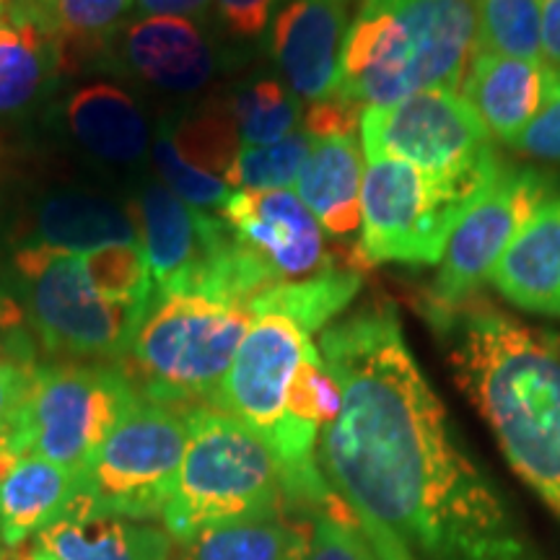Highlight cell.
<instances>
[{
	"label": "cell",
	"instance_id": "1",
	"mask_svg": "<svg viewBox=\"0 0 560 560\" xmlns=\"http://www.w3.org/2000/svg\"><path fill=\"white\" fill-rule=\"evenodd\" d=\"M342 392L319 433V470L353 509L416 560H542L499 490L459 450L444 402L412 359L392 304L322 332Z\"/></svg>",
	"mask_w": 560,
	"mask_h": 560
},
{
	"label": "cell",
	"instance_id": "2",
	"mask_svg": "<svg viewBox=\"0 0 560 560\" xmlns=\"http://www.w3.org/2000/svg\"><path fill=\"white\" fill-rule=\"evenodd\" d=\"M429 322L509 465L560 522V338L472 299Z\"/></svg>",
	"mask_w": 560,
	"mask_h": 560
},
{
	"label": "cell",
	"instance_id": "3",
	"mask_svg": "<svg viewBox=\"0 0 560 560\" xmlns=\"http://www.w3.org/2000/svg\"><path fill=\"white\" fill-rule=\"evenodd\" d=\"M478 34L475 0H359L332 96L384 107L465 81Z\"/></svg>",
	"mask_w": 560,
	"mask_h": 560
},
{
	"label": "cell",
	"instance_id": "4",
	"mask_svg": "<svg viewBox=\"0 0 560 560\" xmlns=\"http://www.w3.org/2000/svg\"><path fill=\"white\" fill-rule=\"evenodd\" d=\"M255 312L206 296H161L125 355V376L143 400L192 410L213 402Z\"/></svg>",
	"mask_w": 560,
	"mask_h": 560
},
{
	"label": "cell",
	"instance_id": "5",
	"mask_svg": "<svg viewBox=\"0 0 560 560\" xmlns=\"http://www.w3.org/2000/svg\"><path fill=\"white\" fill-rule=\"evenodd\" d=\"M187 429L177 490L164 511L174 542L213 524L285 509L276 457L242 420L202 405L187 410Z\"/></svg>",
	"mask_w": 560,
	"mask_h": 560
},
{
	"label": "cell",
	"instance_id": "6",
	"mask_svg": "<svg viewBox=\"0 0 560 560\" xmlns=\"http://www.w3.org/2000/svg\"><path fill=\"white\" fill-rule=\"evenodd\" d=\"M431 174L397 159H366L361 185V257L384 265H436L454 229L503 172Z\"/></svg>",
	"mask_w": 560,
	"mask_h": 560
},
{
	"label": "cell",
	"instance_id": "7",
	"mask_svg": "<svg viewBox=\"0 0 560 560\" xmlns=\"http://www.w3.org/2000/svg\"><path fill=\"white\" fill-rule=\"evenodd\" d=\"M187 439L185 410L138 397L96 452L66 516L164 520L177 490Z\"/></svg>",
	"mask_w": 560,
	"mask_h": 560
},
{
	"label": "cell",
	"instance_id": "8",
	"mask_svg": "<svg viewBox=\"0 0 560 560\" xmlns=\"http://www.w3.org/2000/svg\"><path fill=\"white\" fill-rule=\"evenodd\" d=\"M138 397L122 369L81 363L37 366L30 400L5 441L19 457L37 454L81 480Z\"/></svg>",
	"mask_w": 560,
	"mask_h": 560
},
{
	"label": "cell",
	"instance_id": "9",
	"mask_svg": "<svg viewBox=\"0 0 560 560\" xmlns=\"http://www.w3.org/2000/svg\"><path fill=\"white\" fill-rule=\"evenodd\" d=\"M42 348L68 359L120 361L149 310L104 301L83 276L79 255L24 244L13 257Z\"/></svg>",
	"mask_w": 560,
	"mask_h": 560
},
{
	"label": "cell",
	"instance_id": "10",
	"mask_svg": "<svg viewBox=\"0 0 560 560\" xmlns=\"http://www.w3.org/2000/svg\"><path fill=\"white\" fill-rule=\"evenodd\" d=\"M359 128L363 159H397L431 174H472L501 164L478 112L450 89L363 107Z\"/></svg>",
	"mask_w": 560,
	"mask_h": 560
},
{
	"label": "cell",
	"instance_id": "11",
	"mask_svg": "<svg viewBox=\"0 0 560 560\" xmlns=\"http://www.w3.org/2000/svg\"><path fill=\"white\" fill-rule=\"evenodd\" d=\"M556 185L552 174L532 166H503L493 187L454 229L425 306L454 310L470 301L537 210L552 198Z\"/></svg>",
	"mask_w": 560,
	"mask_h": 560
},
{
	"label": "cell",
	"instance_id": "12",
	"mask_svg": "<svg viewBox=\"0 0 560 560\" xmlns=\"http://www.w3.org/2000/svg\"><path fill=\"white\" fill-rule=\"evenodd\" d=\"M312 335L280 312H255L229 374L208 408L229 412L270 444L285 423V397L306 355Z\"/></svg>",
	"mask_w": 560,
	"mask_h": 560
},
{
	"label": "cell",
	"instance_id": "13",
	"mask_svg": "<svg viewBox=\"0 0 560 560\" xmlns=\"http://www.w3.org/2000/svg\"><path fill=\"white\" fill-rule=\"evenodd\" d=\"M128 210L156 299L179 293L195 296L236 242L234 229L221 215L187 206L164 185H145Z\"/></svg>",
	"mask_w": 560,
	"mask_h": 560
},
{
	"label": "cell",
	"instance_id": "14",
	"mask_svg": "<svg viewBox=\"0 0 560 560\" xmlns=\"http://www.w3.org/2000/svg\"><path fill=\"white\" fill-rule=\"evenodd\" d=\"M240 240L276 270L280 283H296L338 268L325 231L291 190H236L219 210Z\"/></svg>",
	"mask_w": 560,
	"mask_h": 560
},
{
	"label": "cell",
	"instance_id": "15",
	"mask_svg": "<svg viewBox=\"0 0 560 560\" xmlns=\"http://www.w3.org/2000/svg\"><path fill=\"white\" fill-rule=\"evenodd\" d=\"M350 5L353 0H289L272 21V58L304 100L335 94Z\"/></svg>",
	"mask_w": 560,
	"mask_h": 560
},
{
	"label": "cell",
	"instance_id": "16",
	"mask_svg": "<svg viewBox=\"0 0 560 560\" xmlns=\"http://www.w3.org/2000/svg\"><path fill=\"white\" fill-rule=\"evenodd\" d=\"M462 89L490 138L511 145L560 100V73L542 60L475 52Z\"/></svg>",
	"mask_w": 560,
	"mask_h": 560
},
{
	"label": "cell",
	"instance_id": "17",
	"mask_svg": "<svg viewBox=\"0 0 560 560\" xmlns=\"http://www.w3.org/2000/svg\"><path fill=\"white\" fill-rule=\"evenodd\" d=\"M488 283L520 310L560 319V195L537 210Z\"/></svg>",
	"mask_w": 560,
	"mask_h": 560
},
{
	"label": "cell",
	"instance_id": "18",
	"mask_svg": "<svg viewBox=\"0 0 560 560\" xmlns=\"http://www.w3.org/2000/svg\"><path fill=\"white\" fill-rule=\"evenodd\" d=\"M125 58L153 86L198 91L213 75V50L190 19L145 16L125 32Z\"/></svg>",
	"mask_w": 560,
	"mask_h": 560
},
{
	"label": "cell",
	"instance_id": "19",
	"mask_svg": "<svg viewBox=\"0 0 560 560\" xmlns=\"http://www.w3.org/2000/svg\"><path fill=\"white\" fill-rule=\"evenodd\" d=\"M363 151L355 136L319 138L296 177V195L322 231L346 240L361 229Z\"/></svg>",
	"mask_w": 560,
	"mask_h": 560
},
{
	"label": "cell",
	"instance_id": "20",
	"mask_svg": "<svg viewBox=\"0 0 560 560\" xmlns=\"http://www.w3.org/2000/svg\"><path fill=\"white\" fill-rule=\"evenodd\" d=\"M81 480L55 462L24 454L0 475V540L19 548L60 522L79 495Z\"/></svg>",
	"mask_w": 560,
	"mask_h": 560
},
{
	"label": "cell",
	"instance_id": "21",
	"mask_svg": "<svg viewBox=\"0 0 560 560\" xmlns=\"http://www.w3.org/2000/svg\"><path fill=\"white\" fill-rule=\"evenodd\" d=\"M66 125L75 143L107 164L130 166L145 156L151 130L136 100L112 83H89L66 104Z\"/></svg>",
	"mask_w": 560,
	"mask_h": 560
},
{
	"label": "cell",
	"instance_id": "22",
	"mask_svg": "<svg viewBox=\"0 0 560 560\" xmlns=\"http://www.w3.org/2000/svg\"><path fill=\"white\" fill-rule=\"evenodd\" d=\"M138 240L130 210L86 190H55L42 198L32 219V247L70 255L132 244Z\"/></svg>",
	"mask_w": 560,
	"mask_h": 560
},
{
	"label": "cell",
	"instance_id": "23",
	"mask_svg": "<svg viewBox=\"0 0 560 560\" xmlns=\"http://www.w3.org/2000/svg\"><path fill=\"white\" fill-rule=\"evenodd\" d=\"M60 560H170V532L122 516H62L39 535Z\"/></svg>",
	"mask_w": 560,
	"mask_h": 560
},
{
	"label": "cell",
	"instance_id": "24",
	"mask_svg": "<svg viewBox=\"0 0 560 560\" xmlns=\"http://www.w3.org/2000/svg\"><path fill=\"white\" fill-rule=\"evenodd\" d=\"M60 68L62 50L55 34L11 9L0 16V117L37 102Z\"/></svg>",
	"mask_w": 560,
	"mask_h": 560
},
{
	"label": "cell",
	"instance_id": "25",
	"mask_svg": "<svg viewBox=\"0 0 560 560\" xmlns=\"http://www.w3.org/2000/svg\"><path fill=\"white\" fill-rule=\"evenodd\" d=\"M306 522L289 511L213 524L179 545V560H301Z\"/></svg>",
	"mask_w": 560,
	"mask_h": 560
},
{
	"label": "cell",
	"instance_id": "26",
	"mask_svg": "<svg viewBox=\"0 0 560 560\" xmlns=\"http://www.w3.org/2000/svg\"><path fill=\"white\" fill-rule=\"evenodd\" d=\"M130 3L132 0H11V11L37 21L58 37L66 68L68 62H79L81 52L100 50Z\"/></svg>",
	"mask_w": 560,
	"mask_h": 560
},
{
	"label": "cell",
	"instance_id": "27",
	"mask_svg": "<svg viewBox=\"0 0 560 560\" xmlns=\"http://www.w3.org/2000/svg\"><path fill=\"white\" fill-rule=\"evenodd\" d=\"M361 291V276L350 268H330L317 276L278 283L252 301V312H280L314 335L346 310Z\"/></svg>",
	"mask_w": 560,
	"mask_h": 560
},
{
	"label": "cell",
	"instance_id": "28",
	"mask_svg": "<svg viewBox=\"0 0 560 560\" xmlns=\"http://www.w3.org/2000/svg\"><path fill=\"white\" fill-rule=\"evenodd\" d=\"M475 52L542 60V0H475Z\"/></svg>",
	"mask_w": 560,
	"mask_h": 560
},
{
	"label": "cell",
	"instance_id": "29",
	"mask_svg": "<svg viewBox=\"0 0 560 560\" xmlns=\"http://www.w3.org/2000/svg\"><path fill=\"white\" fill-rule=\"evenodd\" d=\"M83 276L104 301L136 310H151L156 289L140 244H112L79 255Z\"/></svg>",
	"mask_w": 560,
	"mask_h": 560
},
{
	"label": "cell",
	"instance_id": "30",
	"mask_svg": "<svg viewBox=\"0 0 560 560\" xmlns=\"http://www.w3.org/2000/svg\"><path fill=\"white\" fill-rule=\"evenodd\" d=\"M312 136L293 130L291 136L270 145H242L223 179L240 190H289L312 151Z\"/></svg>",
	"mask_w": 560,
	"mask_h": 560
},
{
	"label": "cell",
	"instance_id": "31",
	"mask_svg": "<svg viewBox=\"0 0 560 560\" xmlns=\"http://www.w3.org/2000/svg\"><path fill=\"white\" fill-rule=\"evenodd\" d=\"M229 112L242 145L278 143L291 136L299 122V102L272 79H262L240 91Z\"/></svg>",
	"mask_w": 560,
	"mask_h": 560
},
{
	"label": "cell",
	"instance_id": "32",
	"mask_svg": "<svg viewBox=\"0 0 560 560\" xmlns=\"http://www.w3.org/2000/svg\"><path fill=\"white\" fill-rule=\"evenodd\" d=\"M301 560H380L353 509L338 501L314 511L306 522V545Z\"/></svg>",
	"mask_w": 560,
	"mask_h": 560
},
{
	"label": "cell",
	"instance_id": "33",
	"mask_svg": "<svg viewBox=\"0 0 560 560\" xmlns=\"http://www.w3.org/2000/svg\"><path fill=\"white\" fill-rule=\"evenodd\" d=\"M153 164H156L161 179H164V187H170L187 206L200 210H221L231 198V187L226 182L182 156L170 132H161L153 140Z\"/></svg>",
	"mask_w": 560,
	"mask_h": 560
},
{
	"label": "cell",
	"instance_id": "34",
	"mask_svg": "<svg viewBox=\"0 0 560 560\" xmlns=\"http://www.w3.org/2000/svg\"><path fill=\"white\" fill-rule=\"evenodd\" d=\"M361 104L346 102L340 96H327V100L312 102L304 117V130L310 132L312 140L353 136L355 125H361Z\"/></svg>",
	"mask_w": 560,
	"mask_h": 560
},
{
	"label": "cell",
	"instance_id": "35",
	"mask_svg": "<svg viewBox=\"0 0 560 560\" xmlns=\"http://www.w3.org/2000/svg\"><path fill=\"white\" fill-rule=\"evenodd\" d=\"M37 363L0 361V431L9 436L16 429L21 412L30 400Z\"/></svg>",
	"mask_w": 560,
	"mask_h": 560
},
{
	"label": "cell",
	"instance_id": "36",
	"mask_svg": "<svg viewBox=\"0 0 560 560\" xmlns=\"http://www.w3.org/2000/svg\"><path fill=\"white\" fill-rule=\"evenodd\" d=\"M0 361L37 363V346L26 330L24 306L5 293H0Z\"/></svg>",
	"mask_w": 560,
	"mask_h": 560
},
{
	"label": "cell",
	"instance_id": "37",
	"mask_svg": "<svg viewBox=\"0 0 560 560\" xmlns=\"http://www.w3.org/2000/svg\"><path fill=\"white\" fill-rule=\"evenodd\" d=\"M511 145L527 156L560 161V100L552 102Z\"/></svg>",
	"mask_w": 560,
	"mask_h": 560
},
{
	"label": "cell",
	"instance_id": "38",
	"mask_svg": "<svg viewBox=\"0 0 560 560\" xmlns=\"http://www.w3.org/2000/svg\"><path fill=\"white\" fill-rule=\"evenodd\" d=\"M276 0H219V19L234 37L249 39L268 26Z\"/></svg>",
	"mask_w": 560,
	"mask_h": 560
},
{
	"label": "cell",
	"instance_id": "39",
	"mask_svg": "<svg viewBox=\"0 0 560 560\" xmlns=\"http://www.w3.org/2000/svg\"><path fill=\"white\" fill-rule=\"evenodd\" d=\"M542 62L560 73V0H542Z\"/></svg>",
	"mask_w": 560,
	"mask_h": 560
},
{
	"label": "cell",
	"instance_id": "40",
	"mask_svg": "<svg viewBox=\"0 0 560 560\" xmlns=\"http://www.w3.org/2000/svg\"><path fill=\"white\" fill-rule=\"evenodd\" d=\"M355 520H359L363 532H366L371 548H374L380 560H416L408 550H405V545L397 540L389 529H384L382 524L369 520V516H355Z\"/></svg>",
	"mask_w": 560,
	"mask_h": 560
},
{
	"label": "cell",
	"instance_id": "41",
	"mask_svg": "<svg viewBox=\"0 0 560 560\" xmlns=\"http://www.w3.org/2000/svg\"><path fill=\"white\" fill-rule=\"evenodd\" d=\"M210 0H138L140 13L149 16H179L192 19L208 9Z\"/></svg>",
	"mask_w": 560,
	"mask_h": 560
},
{
	"label": "cell",
	"instance_id": "42",
	"mask_svg": "<svg viewBox=\"0 0 560 560\" xmlns=\"http://www.w3.org/2000/svg\"><path fill=\"white\" fill-rule=\"evenodd\" d=\"M24 560H60V558H55L52 552L45 548V545L37 542V545H34V548L30 550V556H26Z\"/></svg>",
	"mask_w": 560,
	"mask_h": 560
},
{
	"label": "cell",
	"instance_id": "43",
	"mask_svg": "<svg viewBox=\"0 0 560 560\" xmlns=\"http://www.w3.org/2000/svg\"><path fill=\"white\" fill-rule=\"evenodd\" d=\"M9 9H11V0H0V16H3V13H9Z\"/></svg>",
	"mask_w": 560,
	"mask_h": 560
},
{
	"label": "cell",
	"instance_id": "44",
	"mask_svg": "<svg viewBox=\"0 0 560 560\" xmlns=\"http://www.w3.org/2000/svg\"><path fill=\"white\" fill-rule=\"evenodd\" d=\"M3 450H9V441H5V433L0 431V452H3Z\"/></svg>",
	"mask_w": 560,
	"mask_h": 560
},
{
	"label": "cell",
	"instance_id": "45",
	"mask_svg": "<svg viewBox=\"0 0 560 560\" xmlns=\"http://www.w3.org/2000/svg\"><path fill=\"white\" fill-rule=\"evenodd\" d=\"M0 542H3V540H0ZM0 560H3V558H0Z\"/></svg>",
	"mask_w": 560,
	"mask_h": 560
}]
</instances>
